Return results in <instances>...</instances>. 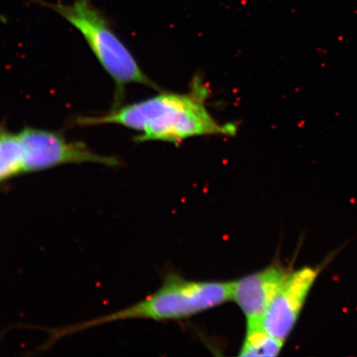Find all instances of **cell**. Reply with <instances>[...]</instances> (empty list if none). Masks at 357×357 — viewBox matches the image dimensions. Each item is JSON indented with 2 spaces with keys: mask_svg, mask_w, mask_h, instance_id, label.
Listing matches in <instances>:
<instances>
[{
  "mask_svg": "<svg viewBox=\"0 0 357 357\" xmlns=\"http://www.w3.org/2000/svg\"><path fill=\"white\" fill-rule=\"evenodd\" d=\"M289 272L280 264H272L233 281L231 300L243 311L247 323L261 322L268 306Z\"/></svg>",
  "mask_w": 357,
  "mask_h": 357,
  "instance_id": "obj_6",
  "label": "cell"
},
{
  "mask_svg": "<svg viewBox=\"0 0 357 357\" xmlns=\"http://www.w3.org/2000/svg\"><path fill=\"white\" fill-rule=\"evenodd\" d=\"M207 91L196 79L188 93L159 92L144 100L112 109L100 116L79 117L80 126L118 124L138 132V142L158 141L178 144L201 136L233 137L238 128L213 117L205 100Z\"/></svg>",
  "mask_w": 357,
  "mask_h": 357,
  "instance_id": "obj_1",
  "label": "cell"
},
{
  "mask_svg": "<svg viewBox=\"0 0 357 357\" xmlns=\"http://www.w3.org/2000/svg\"><path fill=\"white\" fill-rule=\"evenodd\" d=\"M75 26L86 40L93 55L115 83L114 104L121 105L125 87L140 84L154 89L158 86L145 74L126 47L91 0H75L73 3L47 4Z\"/></svg>",
  "mask_w": 357,
  "mask_h": 357,
  "instance_id": "obj_3",
  "label": "cell"
},
{
  "mask_svg": "<svg viewBox=\"0 0 357 357\" xmlns=\"http://www.w3.org/2000/svg\"><path fill=\"white\" fill-rule=\"evenodd\" d=\"M24 172V151L19 134L0 125V183Z\"/></svg>",
  "mask_w": 357,
  "mask_h": 357,
  "instance_id": "obj_7",
  "label": "cell"
},
{
  "mask_svg": "<svg viewBox=\"0 0 357 357\" xmlns=\"http://www.w3.org/2000/svg\"><path fill=\"white\" fill-rule=\"evenodd\" d=\"M284 342L268 333L261 322L247 323L239 356H276Z\"/></svg>",
  "mask_w": 357,
  "mask_h": 357,
  "instance_id": "obj_8",
  "label": "cell"
},
{
  "mask_svg": "<svg viewBox=\"0 0 357 357\" xmlns=\"http://www.w3.org/2000/svg\"><path fill=\"white\" fill-rule=\"evenodd\" d=\"M233 281H195L169 273L158 290L127 309L86 323L58 328L62 338L84 329L115 321L134 319L158 321L187 319L231 301Z\"/></svg>",
  "mask_w": 357,
  "mask_h": 357,
  "instance_id": "obj_2",
  "label": "cell"
},
{
  "mask_svg": "<svg viewBox=\"0 0 357 357\" xmlns=\"http://www.w3.org/2000/svg\"><path fill=\"white\" fill-rule=\"evenodd\" d=\"M318 275V270L309 266L289 272L263 315V327L272 336L287 340Z\"/></svg>",
  "mask_w": 357,
  "mask_h": 357,
  "instance_id": "obj_5",
  "label": "cell"
},
{
  "mask_svg": "<svg viewBox=\"0 0 357 357\" xmlns=\"http://www.w3.org/2000/svg\"><path fill=\"white\" fill-rule=\"evenodd\" d=\"M24 151V172H36L65 164L96 163L118 167L114 156L98 155L80 142H69L59 132L25 128L17 133Z\"/></svg>",
  "mask_w": 357,
  "mask_h": 357,
  "instance_id": "obj_4",
  "label": "cell"
}]
</instances>
